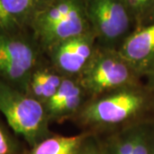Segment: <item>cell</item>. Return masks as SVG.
<instances>
[{
    "instance_id": "cell-1",
    "label": "cell",
    "mask_w": 154,
    "mask_h": 154,
    "mask_svg": "<svg viewBox=\"0 0 154 154\" xmlns=\"http://www.w3.org/2000/svg\"><path fill=\"white\" fill-rule=\"evenodd\" d=\"M0 113L8 126L30 147L47 137L49 117L45 105L31 95L0 81Z\"/></svg>"
},
{
    "instance_id": "cell-2",
    "label": "cell",
    "mask_w": 154,
    "mask_h": 154,
    "mask_svg": "<svg viewBox=\"0 0 154 154\" xmlns=\"http://www.w3.org/2000/svg\"><path fill=\"white\" fill-rule=\"evenodd\" d=\"M139 74L118 50L97 48L88 66L77 77L86 94L93 99L122 88L138 86Z\"/></svg>"
},
{
    "instance_id": "cell-3",
    "label": "cell",
    "mask_w": 154,
    "mask_h": 154,
    "mask_svg": "<svg viewBox=\"0 0 154 154\" xmlns=\"http://www.w3.org/2000/svg\"><path fill=\"white\" fill-rule=\"evenodd\" d=\"M147 105V96L138 86L116 90L93 99L81 109L79 118L89 126H114L131 120Z\"/></svg>"
},
{
    "instance_id": "cell-4",
    "label": "cell",
    "mask_w": 154,
    "mask_h": 154,
    "mask_svg": "<svg viewBox=\"0 0 154 154\" xmlns=\"http://www.w3.org/2000/svg\"><path fill=\"white\" fill-rule=\"evenodd\" d=\"M38 57L35 45L0 29V81L27 93Z\"/></svg>"
},
{
    "instance_id": "cell-5",
    "label": "cell",
    "mask_w": 154,
    "mask_h": 154,
    "mask_svg": "<svg viewBox=\"0 0 154 154\" xmlns=\"http://www.w3.org/2000/svg\"><path fill=\"white\" fill-rule=\"evenodd\" d=\"M85 8L92 31L106 48H113L130 27L129 10L123 0H86ZM114 49V48H113Z\"/></svg>"
},
{
    "instance_id": "cell-6",
    "label": "cell",
    "mask_w": 154,
    "mask_h": 154,
    "mask_svg": "<svg viewBox=\"0 0 154 154\" xmlns=\"http://www.w3.org/2000/svg\"><path fill=\"white\" fill-rule=\"evenodd\" d=\"M94 32L67 39L49 50L54 70L64 77L76 76L88 66L96 47Z\"/></svg>"
},
{
    "instance_id": "cell-7",
    "label": "cell",
    "mask_w": 154,
    "mask_h": 154,
    "mask_svg": "<svg viewBox=\"0 0 154 154\" xmlns=\"http://www.w3.org/2000/svg\"><path fill=\"white\" fill-rule=\"evenodd\" d=\"M119 53L139 75L154 70V22L126 37Z\"/></svg>"
},
{
    "instance_id": "cell-8",
    "label": "cell",
    "mask_w": 154,
    "mask_h": 154,
    "mask_svg": "<svg viewBox=\"0 0 154 154\" xmlns=\"http://www.w3.org/2000/svg\"><path fill=\"white\" fill-rule=\"evenodd\" d=\"M99 147L102 154H152L151 132L144 125L128 127Z\"/></svg>"
},
{
    "instance_id": "cell-9",
    "label": "cell",
    "mask_w": 154,
    "mask_h": 154,
    "mask_svg": "<svg viewBox=\"0 0 154 154\" xmlns=\"http://www.w3.org/2000/svg\"><path fill=\"white\" fill-rule=\"evenodd\" d=\"M88 137V134L73 136L48 135L25 154H80Z\"/></svg>"
},
{
    "instance_id": "cell-10",
    "label": "cell",
    "mask_w": 154,
    "mask_h": 154,
    "mask_svg": "<svg viewBox=\"0 0 154 154\" xmlns=\"http://www.w3.org/2000/svg\"><path fill=\"white\" fill-rule=\"evenodd\" d=\"M64 78L56 70L38 67L31 75L27 94L45 105L56 94Z\"/></svg>"
},
{
    "instance_id": "cell-11",
    "label": "cell",
    "mask_w": 154,
    "mask_h": 154,
    "mask_svg": "<svg viewBox=\"0 0 154 154\" xmlns=\"http://www.w3.org/2000/svg\"><path fill=\"white\" fill-rule=\"evenodd\" d=\"M5 10L20 25L31 24L33 17L46 0H1Z\"/></svg>"
},
{
    "instance_id": "cell-12",
    "label": "cell",
    "mask_w": 154,
    "mask_h": 154,
    "mask_svg": "<svg viewBox=\"0 0 154 154\" xmlns=\"http://www.w3.org/2000/svg\"><path fill=\"white\" fill-rule=\"evenodd\" d=\"M0 154H21L11 133L0 121Z\"/></svg>"
},
{
    "instance_id": "cell-13",
    "label": "cell",
    "mask_w": 154,
    "mask_h": 154,
    "mask_svg": "<svg viewBox=\"0 0 154 154\" xmlns=\"http://www.w3.org/2000/svg\"><path fill=\"white\" fill-rule=\"evenodd\" d=\"M20 27L16 20L6 11L0 0V29L7 33H14Z\"/></svg>"
},
{
    "instance_id": "cell-14",
    "label": "cell",
    "mask_w": 154,
    "mask_h": 154,
    "mask_svg": "<svg viewBox=\"0 0 154 154\" xmlns=\"http://www.w3.org/2000/svg\"><path fill=\"white\" fill-rule=\"evenodd\" d=\"M80 154H102L101 150L99 146H98L96 142L94 141L93 139H91L90 136L85 141L84 146L81 151Z\"/></svg>"
},
{
    "instance_id": "cell-15",
    "label": "cell",
    "mask_w": 154,
    "mask_h": 154,
    "mask_svg": "<svg viewBox=\"0 0 154 154\" xmlns=\"http://www.w3.org/2000/svg\"><path fill=\"white\" fill-rule=\"evenodd\" d=\"M142 1V8L143 11L149 6H153L154 0H141Z\"/></svg>"
},
{
    "instance_id": "cell-16",
    "label": "cell",
    "mask_w": 154,
    "mask_h": 154,
    "mask_svg": "<svg viewBox=\"0 0 154 154\" xmlns=\"http://www.w3.org/2000/svg\"><path fill=\"white\" fill-rule=\"evenodd\" d=\"M151 149L152 154H154V130L151 132Z\"/></svg>"
},
{
    "instance_id": "cell-17",
    "label": "cell",
    "mask_w": 154,
    "mask_h": 154,
    "mask_svg": "<svg viewBox=\"0 0 154 154\" xmlns=\"http://www.w3.org/2000/svg\"><path fill=\"white\" fill-rule=\"evenodd\" d=\"M152 21L154 22V5L152 6Z\"/></svg>"
},
{
    "instance_id": "cell-18",
    "label": "cell",
    "mask_w": 154,
    "mask_h": 154,
    "mask_svg": "<svg viewBox=\"0 0 154 154\" xmlns=\"http://www.w3.org/2000/svg\"><path fill=\"white\" fill-rule=\"evenodd\" d=\"M151 75H152V80H153V81H152V83H154V70L152 71V73Z\"/></svg>"
}]
</instances>
